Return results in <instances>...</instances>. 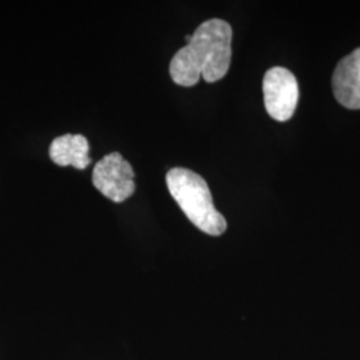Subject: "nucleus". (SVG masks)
<instances>
[{
	"instance_id": "423d86ee",
	"label": "nucleus",
	"mask_w": 360,
	"mask_h": 360,
	"mask_svg": "<svg viewBox=\"0 0 360 360\" xmlns=\"http://www.w3.org/2000/svg\"><path fill=\"white\" fill-rule=\"evenodd\" d=\"M90 146L83 135L67 134L56 138L50 146V158L58 166L84 169L91 163Z\"/></svg>"
},
{
	"instance_id": "39448f33",
	"label": "nucleus",
	"mask_w": 360,
	"mask_h": 360,
	"mask_svg": "<svg viewBox=\"0 0 360 360\" xmlns=\"http://www.w3.org/2000/svg\"><path fill=\"white\" fill-rule=\"evenodd\" d=\"M333 91L348 110H360V49L345 56L335 68Z\"/></svg>"
},
{
	"instance_id": "20e7f679",
	"label": "nucleus",
	"mask_w": 360,
	"mask_h": 360,
	"mask_svg": "<svg viewBox=\"0 0 360 360\" xmlns=\"http://www.w3.org/2000/svg\"><path fill=\"white\" fill-rule=\"evenodd\" d=\"M135 172L119 153L105 155L94 168L92 183L99 193L115 203L127 200L135 193Z\"/></svg>"
},
{
	"instance_id": "f03ea898",
	"label": "nucleus",
	"mask_w": 360,
	"mask_h": 360,
	"mask_svg": "<svg viewBox=\"0 0 360 360\" xmlns=\"http://www.w3.org/2000/svg\"><path fill=\"white\" fill-rule=\"evenodd\" d=\"M168 191L184 215L200 231L219 236L227 230V221L214 206L206 180L187 168L169 169L166 176Z\"/></svg>"
},
{
	"instance_id": "7ed1b4c3",
	"label": "nucleus",
	"mask_w": 360,
	"mask_h": 360,
	"mask_svg": "<svg viewBox=\"0 0 360 360\" xmlns=\"http://www.w3.org/2000/svg\"><path fill=\"white\" fill-rule=\"evenodd\" d=\"M264 105L269 115L278 122L290 120L299 102L295 75L284 67H272L263 79Z\"/></svg>"
},
{
	"instance_id": "f257e3e1",
	"label": "nucleus",
	"mask_w": 360,
	"mask_h": 360,
	"mask_svg": "<svg viewBox=\"0 0 360 360\" xmlns=\"http://www.w3.org/2000/svg\"><path fill=\"white\" fill-rule=\"evenodd\" d=\"M232 28L221 19H210L196 28L190 43L176 52L169 63L172 80L193 87L200 77L215 83L227 75L231 65Z\"/></svg>"
}]
</instances>
